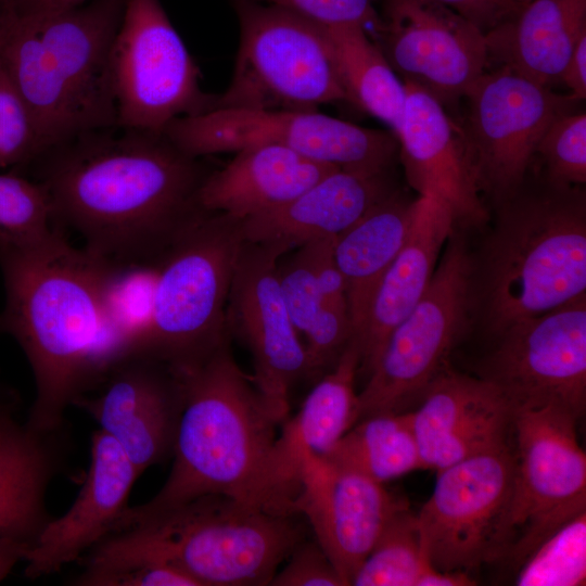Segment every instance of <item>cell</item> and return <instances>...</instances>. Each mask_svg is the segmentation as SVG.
<instances>
[{
  "mask_svg": "<svg viewBox=\"0 0 586 586\" xmlns=\"http://www.w3.org/2000/svg\"><path fill=\"white\" fill-rule=\"evenodd\" d=\"M130 270L74 246L58 227L33 239L0 237V331L31 367L34 428L64 430L67 408L127 352L138 326L125 303Z\"/></svg>",
  "mask_w": 586,
  "mask_h": 586,
  "instance_id": "cell-1",
  "label": "cell"
},
{
  "mask_svg": "<svg viewBox=\"0 0 586 586\" xmlns=\"http://www.w3.org/2000/svg\"><path fill=\"white\" fill-rule=\"evenodd\" d=\"M515 466V454L504 444L437 471L433 493L417 513L434 569L470 573L500 561Z\"/></svg>",
  "mask_w": 586,
  "mask_h": 586,
  "instance_id": "cell-13",
  "label": "cell"
},
{
  "mask_svg": "<svg viewBox=\"0 0 586 586\" xmlns=\"http://www.w3.org/2000/svg\"><path fill=\"white\" fill-rule=\"evenodd\" d=\"M286 565L276 572L272 586H344L329 557L318 543L301 540L288 556Z\"/></svg>",
  "mask_w": 586,
  "mask_h": 586,
  "instance_id": "cell-40",
  "label": "cell"
},
{
  "mask_svg": "<svg viewBox=\"0 0 586 586\" xmlns=\"http://www.w3.org/2000/svg\"><path fill=\"white\" fill-rule=\"evenodd\" d=\"M71 584L79 586H196L181 571L158 563L139 564L92 575L78 574Z\"/></svg>",
  "mask_w": 586,
  "mask_h": 586,
  "instance_id": "cell-41",
  "label": "cell"
},
{
  "mask_svg": "<svg viewBox=\"0 0 586 586\" xmlns=\"http://www.w3.org/2000/svg\"><path fill=\"white\" fill-rule=\"evenodd\" d=\"M517 5H521V4H524L531 0H512Z\"/></svg>",
  "mask_w": 586,
  "mask_h": 586,
  "instance_id": "cell-47",
  "label": "cell"
},
{
  "mask_svg": "<svg viewBox=\"0 0 586 586\" xmlns=\"http://www.w3.org/2000/svg\"><path fill=\"white\" fill-rule=\"evenodd\" d=\"M1 3H2V0H0V5H1Z\"/></svg>",
  "mask_w": 586,
  "mask_h": 586,
  "instance_id": "cell-48",
  "label": "cell"
},
{
  "mask_svg": "<svg viewBox=\"0 0 586 586\" xmlns=\"http://www.w3.org/2000/svg\"><path fill=\"white\" fill-rule=\"evenodd\" d=\"M163 133L194 157L276 144L340 169L377 174L398 155L395 135L318 111L215 109L171 120Z\"/></svg>",
  "mask_w": 586,
  "mask_h": 586,
  "instance_id": "cell-10",
  "label": "cell"
},
{
  "mask_svg": "<svg viewBox=\"0 0 586 586\" xmlns=\"http://www.w3.org/2000/svg\"><path fill=\"white\" fill-rule=\"evenodd\" d=\"M546 168V179L564 186L586 182V114L569 112L545 130L535 152Z\"/></svg>",
  "mask_w": 586,
  "mask_h": 586,
  "instance_id": "cell-35",
  "label": "cell"
},
{
  "mask_svg": "<svg viewBox=\"0 0 586 586\" xmlns=\"http://www.w3.org/2000/svg\"><path fill=\"white\" fill-rule=\"evenodd\" d=\"M66 451L65 429L41 431L21 422L12 395L0 391V536L35 543L52 519L46 496Z\"/></svg>",
  "mask_w": 586,
  "mask_h": 586,
  "instance_id": "cell-23",
  "label": "cell"
},
{
  "mask_svg": "<svg viewBox=\"0 0 586 586\" xmlns=\"http://www.w3.org/2000/svg\"><path fill=\"white\" fill-rule=\"evenodd\" d=\"M304 335L307 375H323L335 365L353 336L347 306L322 303Z\"/></svg>",
  "mask_w": 586,
  "mask_h": 586,
  "instance_id": "cell-38",
  "label": "cell"
},
{
  "mask_svg": "<svg viewBox=\"0 0 586 586\" xmlns=\"http://www.w3.org/2000/svg\"><path fill=\"white\" fill-rule=\"evenodd\" d=\"M182 404L174 462L161 489L128 506L112 533L206 495H222L285 513L273 473L277 425L229 341L200 364L176 372ZM111 533V534H112Z\"/></svg>",
  "mask_w": 586,
  "mask_h": 586,
  "instance_id": "cell-3",
  "label": "cell"
},
{
  "mask_svg": "<svg viewBox=\"0 0 586 586\" xmlns=\"http://www.w3.org/2000/svg\"><path fill=\"white\" fill-rule=\"evenodd\" d=\"M55 228L50 196L40 182L13 170L0 174V237L26 240Z\"/></svg>",
  "mask_w": 586,
  "mask_h": 586,
  "instance_id": "cell-34",
  "label": "cell"
},
{
  "mask_svg": "<svg viewBox=\"0 0 586 586\" xmlns=\"http://www.w3.org/2000/svg\"><path fill=\"white\" fill-rule=\"evenodd\" d=\"M455 10L486 33L519 5L512 0H436Z\"/></svg>",
  "mask_w": 586,
  "mask_h": 586,
  "instance_id": "cell-43",
  "label": "cell"
},
{
  "mask_svg": "<svg viewBox=\"0 0 586 586\" xmlns=\"http://www.w3.org/2000/svg\"><path fill=\"white\" fill-rule=\"evenodd\" d=\"M28 548L26 543L0 536V581L10 574L16 563L24 561Z\"/></svg>",
  "mask_w": 586,
  "mask_h": 586,
  "instance_id": "cell-46",
  "label": "cell"
},
{
  "mask_svg": "<svg viewBox=\"0 0 586 586\" xmlns=\"http://www.w3.org/2000/svg\"><path fill=\"white\" fill-rule=\"evenodd\" d=\"M125 1L91 0L35 17L0 14V64L33 116L41 152L117 126L112 52Z\"/></svg>",
  "mask_w": 586,
  "mask_h": 586,
  "instance_id": "cell-4",
  "label": "cell"
},
{
  "mask_svg": "<svg viewBox=\"0 0 586 586\" xmlns=\"http://www.w3.org/2000/svg\"><path fill=\"white\" fill-rule=\"evenodd\" d=\"M139 474L119 445L97 430L81 487L67 511L51 519L26 552L25 575L38 578L78 561L113 531Z\"/></svg>",
  "mask_w": 586,
  "mask_h": 586,
  "instance_id": "cell-22",
  "label": "cell"
},
{
  "mask_svg": "<svg viewBox=\"0 0 586 586\" xmlns=\"http://www.w3.org/2000/svg\"><path fill=\"white\" fill-rule=\"evenodd\" d=\"M518 586H581L586 581V511L542 540L518 565Z\"/></svg>",
  "mask_w": 586,
  "mask_h": 586,
  "instance_id": "cell-33",
  "label": "cell"
},
{
  "mask_svg": "<svg viewBox=\"0 0 586 586\" xmlns=\"http://www.w3.org/2000/svg\"><path fill=\"white\" fill-rule=\"evenodd\" d=\"M405 504L362 474L323 459L306 461L291 512L309 522L344 585L370 552L392 515Z\"/></svg>",
  "mask_w": 586,
  "mask_h": 586,
  "instance_id": "cell-19",
  "label": "cell"
},
{
  "mask_svg": "<svg viewBox=\"0 0 586 586\" xmlns=\"http://www.w3.org/2000/svg\"><path fill=\"white\" fill-rule=\"evenodd\" d=\"M349 103L387 125L402 119L406 89L386 58L359 24L326 26Z\"/></svg>",
  "mask_w": 586,
  "mask_h": 586,
  "instance_id": "cell-30",
  "label": "cell"
},
{
  "mask_svg": "<svg viewBox=\"0 0 586 586\" xmlns=\"http://www.w3.org/2000/svg\"><path fill=\"white\" fill-rule=\"evenodd\" d=\"M375 43L403 82L445 107L463 99L488 67L485 33L436 0H384Z\"/></svg>",
  "mask_w": 586,
  "mask_h": 586,
  "instance_id": "cell-16",
  "label": "cell"
},
{
  "mask_svg": "<svg viewBox=\"0 0 586 586\" xmlns=\"http://www.w3.org/2000/svg\"><path fill=\"white\" fill-rule=\"evenodd\" d=\"M232 3L238 52L231 80L213 110L318 111L349 103L326 26L272 4Z\"/></svg>",
  "mask_w": 586,
  "mask_h": 586,
  "instance_id": "cell-8",
  "label": "cell"
},
{
  "mask_svg": "<svg viewBox=\"0 0 586 586\" xmlns=\"http://www.w3.org/2000/svg\"><path fill=\"white\" fill-rule=\"evenodd\" d=\"M523 184L498 203L484 251L479 294L493 335L586 295L584 191L547 179L531 191Z\"/></svg>",
  "mask_w": 586,
  "mask_h": 586,
  "instance_id": "cell-6",
  "label": "cell"
},
{
  "mask_svg": "<svg viewBox=\"0 0 586 586\" xmlns=\"http://www.w3.org/2000/svg\"><path fill=\"white\" fill-rule=\"evenodd\" d=\"M117 126L163 132L174 119L212 111L217 94L160 0H126L112 52Z\"/></svg>",
  "mask_w": 586,
  "mask_h": 586,
  "instance_id": "cell-12",
  "label": "cell"
},
{
  "mask_svg": "<svg viewBox=\"0 0 586 586\" xmlns=\"http://www.w3.org/2000/svg\"><path fill=\"white\" fill-rule=\"evenodd\" d=\"M360 353L351 339L335 365L306 396L297 413L285 419L273 449V473L284 508L291 509L303 464L323 458L359 420L355 379ZM291 512V510H290Z\"/></svg>",
  "mask_w": 586,
  "mask_h": 586,
  "instance_id": "cell-26",
  "label": "cell"
},
{
  "mask_svg": "<svg viewBox=\"0 0 586 586\" xmlns=\"http://www.w3.org/2000/svg\"><path fill=\"white\" fill-rule=\"evenodd\" d=\"M395 190L390 170L366 174L335 169L288 203L242 220L246 241L289 250L337 238Z\"/></svg>",
  "mask_w": 586,
  "mask_h": 586,
  "instance_id": "cell-24",
  "label": "cell"
},
{
  "mask_svg": "<svg viewBox=\"0 0 586 586\" xmlns=\"http://www.w3.org/2000/svg\"><path fill=\"white\" fill-rule=\"evenodd\" d=\"M474 270L463 240L453 234L425 293L390 333L368 373L358 393L359 420L404 411L448 364L474 304Z\"/></svg>",
  "mask_w": 586,
  "mask_h": 586,
  "instance_id": "cell-9",
  "label": "cell"
},
{
  "mask_svg": "<svg viewBox=\"0 0 586 586\" xmlns=\"http://www.w3.org/2000/svg\"><path fill=\"white\" fill-rule=\"evenodd\" d=\"M303 539L293 514L206 495L107 535L78 560L79 574L158 563L196 586L269 585Z\"/></svg>",
  "mask_w": 586,
  "mask_h": 586,
  "instance_id": "cell-5",
  "label": "cell"
},
{
  "mask_svg": "<svg viewBox=\"0 0 586 586\" xmlns=\"http://www.w3.org/2000/svg\"><path fill=\"white\" fill-rule=\"evenodd\" d=\"M321 459L381 484L424 469L409 411L360 419Z\"/></svg>",
  "mask_w": 586,
  "mask_h": 586,
  "instance_id": "cell-31",
  "label": "cell"
},
{
  "mask_svg": "<svg viewBox=\"0 0 586 586\" xmlns=\"http://www.w3.org/2000/svg\"><path fill=\"white\" fill-rule=\"evenodd\" d=\"M319 244L317 240L296 246V251L277 266L283 302L300 334L306 332L322 305L316 275Z\"/></svg>",
  "mask_w": 586,
  "mask_h": 586,
  "instance_id": "cell-37",
  "label": "cell"
},
{
  "mask_svg": "<svg viewBox=\"0 0 586 586\" xmlns=\"http://www.w3.org/2000/svg\"><path fill=\"white\" fill-rule=\"evenodd\" d=\"M405 84L406 101L397 130L398 156L408 183L450 211L456 227L487 219L461 125L425 90Z\"/></svg>",
  "mask_w": 586,
  "mask_h": 586,
  "instance_id": "cell-20",
  "label": "cell"
},
{
  "mask_svg": "<svg viewBox=\"0 0 586 586\" xmlns=\"http://www.w3.org/2000/svg\"><path fill=\"white\" fill-rule=\"evenodd\" d=\"M40 152L33 116L0 64V169L17 170Z\"/></svg>",
  "mask_w": 586,
  "mask_h": 586,
  "instance_id": "cell-36",
  "label": "cell"
},
{
  "mask_svg": "<svg viewBox=\"0 0 586 586\" xmlns=\"http://www.w3.org/2000/svg\"><path fill=\"white\" fill-rule=\"evenodd\" d=\"M586 35V0H531L485 33L488 65L550 88Z\"/></svg>",
  "mask_w": 586,
  "mask_h": 586,
  "instance_id": "cell-28",
  "label": "cell"
},
{
  "mask_svg": "<svg viewBox=\"0 0 586 586\" xmlns=\"http://www.w3.org/2000/svg\"><path fill=\"white\" fill-rule=\"evenodd\" d=\"M432 569L422 546L417 514L405 505L388 520L349 585L420 586Z\"/></svg>",
  "mask_w": 586,
  "mask_h": 586,
  "instance_id": "cell-32",
  "label": "cell"
},
{
  "mask_svg": "<svg viewBox=\"0 0 586 586\" xmlns=\"http://www.w3.org/2000/svg\"><path fill=\"white\" fill-rule=\"evenodd\" d=\"M242 220L203 213L157 258L146 314L127 353L191 368L229 341L227 303L244 242Z\"/></svg>",
  "mask_w": 586,
  "mask_h": 586,
  "instance_id": "cell-7",
  "label": "cell"
},
{
  "mask_svg": "<svg viewBox=\"0 0 586 586\" xmlns=\"http://www.w3.org/2000/svg\"><path fill=\"white\" fill-rule=\"evenodd\" d=\"M463 99L461 127L476 184L496 204L522 187L545 130L576 102L501 66L486 69Z\"/></svg>",
  "mask_w": 586,
  "mask_h": 586,
  "instance_id": "cell-14",
  "label": "cell"
},
{
  "mask_svg": "<svg viewBox=\"0 0 586 586\" xmlns=\"http://www.w3.org/2000/svg\"><path fill=\"white\" fill-rule=\"evenodd\" d=\"M335 239L320 240L316 263L318 289L322 303L347 306L345 280L333 255Z\"/></svg>",
  "mask_w": 586,
  "mask_h": 586,
  "instance_id": "cell-42",
  "label": "cell"
},
{
  "mask_svg": "<svg viewBox=\"0 0 586 586\" xmlns=\"http://www.w3.org/2000/svg\"><path fill=\"white\" fill-rule=\"evenodd\" d=\"M182 394L177 373L140 353H126L76 406L124 450L139 476L173 451Z\"/></svg>",
  "mask_w": 586,
  "mask_h": 586,
  "instance_id": "cell-18",
  "label": "cell"
},
{
  "mask_svg": "<svg viewBox=\"0 0 586 586\" xmlns=\"http://www.w3.org/2000/svg\"><path fill=\"white\" fill-rule=\"evenodd\" d=\"M419 399L409 417L424 469L440 471L507 444L512 407L489 381L447 364Z\"/></svg>",
  "mask_w": 586,
  "mask_h": 586,
  "instance_id": "cell-21",
  "label": "cell"
},
{
  "mask_svg": "<svg viewBox=\"0 0 586 586\" xmlns=\"http://www.w3.org/2000/svg\"><path fill=\"white\" fill-rule=\"evenodd\" d=\"M559 81L570 90L569 97L574 101L586 98V35L577 42L568 60Z\"/></svg>",
  "mask_w": 586,
  "mask_h": 586,
  "instance_id": "cell-45",
  "label": "cell"
},
{
  "mask_svg": "<svg viewBox=\"0 0 586 586\" xmlns=\"http://www.w3.org/2000/svg\"><path fill=\"white\" fill-rule=\"evenodd\" d=\"M277 5L322 26L359 24L374 28L380 23L377 0H253Z\"/></svg>",
  "mask_w": 586,
  "mask_h": 586,
  "instance_id": "cell-39",
  "label": "cell"
},
{
  "mask_svg": "<svg viewBox=\"0 0 586 586\" xmlns=\"http://www.w3.org/2000/svg\"><path fill=\"white\" fill-rule=\"evenodd\" d=\"M163 132L110 127L54 144L13 170L47 190L55 227L125 268L157 260L204 212L200 189L213 170Z\"/></svg>",
  "mask_w": 586,
  "mask_h": 586,
  "instance_id": "cell-2",
  "label": "cell"
},
{
  "mask_svg": "<svg viewBox=\"0 0 586 586\" xmlns=\"http://www.w3.org/2000/svg\"><path fill=\"white\" fill-rule=\"evenodd\" d=\"M456 224L449 208L432 195L415 200L406 240L382 277L358 340L359 371L373 367L387 336L425 293L444 243Z\"/></svg>",
  "mask_w": 586,
  "mask_h": 586,
  "instance_id": "cell-25",
  "label": "cell"
},
{
  "mask_svg": "<svg viewBox=\"0 0 586 586\" xmlns=\"http://www.w3.org/2000/svg\"><path fill=\"white\" fill-rule=\"evenodd\" d=\"M413 209L415 200L395 190L334 241L354 340L359 339L378 285L406 240Z\"/></svg>",
  "mask_w": 586,
  "mask_h": 586,
  "instance_id": "cell-29",
  "label": "cell"
},
{
  "mask_svg": "<svg viewBox=\"0 0 586 586\" xmlns=\"http://www.w3.org/2000/svg\"><path fill=\"white\" fill-rule=\"evenodd\" d=\"M335 169L281 145H250L208 174L199 203L204 212L245 220L288 203Z\"/></svg>",
  "mask_w": 586,
  "mask_h": 586,
  "instance_id": "cell-27",
  "label": "cell"
},
{
  "mask_svg": "<svg viewBox=\"0 0 586 586\" xmlns=\"http://www.w3.org/2000/svg\"><path fill=\"white\" fill-rule=\"evenodd\" d=\"M91 0H2L0 14L35 17L65 11Z\"/></svg>",
  "mask_w": 586,
  "mask_h": 586,
  "instance_id": "cell-44",
  "label": "cell"
},
{
  "mask_svg": "<svg viewBox=\"0 0 586 586\" xmlns=\"http://www.w3.org/2000/svg\"><path fill=\"white\" fill-rule=\"evenodd\" d=\"M288 247L244 240L227 303L228 331L247 345L252 380L264 403L282 423L288 418L292 384L307 374L305 346L280 291L277 266Z\"/></svg>",
  "mask_w": 586,
  "mask_h": 586,
  "instance_id": "cell-17",
  "label": "cell"
},
{
  "mask_svg": "<svg viewBox=\"0 0 586 586\" xmlns=\"http://www.w3.org/2000/svg\"><path fill=\"white\" fill-rule=\"evenodd\" d=\"M577 419L556 405L512 407L515 480L500 561L515 569L542 540L586 511V457L576 437Z\"/></svg>",
  "mask_w": 586,
  "mask_h": 586,
  "instance_id": "cell-11",
  "label": "cell"
},
{
  "mask_svg": "<svg viewBox=\"0 0 586 586\" xmlns=\"http://www.w3.org/2000/svg\"><path fill=\"white\" fill-rule=\"evenodd\" d=\"M494 336L480 377L496 385L511 407L556 405L581 417L586 402V295Z\"/></svg>",
  "mask_w": 586,
  "mask_h": 586,
  "instance_id": "cell-15",
  "label": "cell"
}]
</instances>
